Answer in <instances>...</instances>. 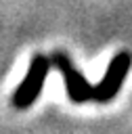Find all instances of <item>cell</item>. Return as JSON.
<instances>
[{
	"label": "cell",
	"mask_w": 132,
	"mask_h": 134,
	"mask_svg": "<svg viewBox=\"0 0 132 134\" xmlns=\"http://www.w3.org/2000/svg\"><path fill=\"white\" fill-rule=\"evenodd\" d=\"M50 65H52V61L48 57H44V54H34L31 57L23 82L13 92V107L15 109H27L29 105L36 103V98L40 96V92L44 88Z\"/></svg>",
	"instance_id": "cell-1"
},
{
	"label": "cell",
	"mask_w": 132,
	"mask_h": 134,
	"mask_svg": "<svg viewBox=\"0 0 132 134\" xmlns=\"http://www.w3.org/2000/svg\"><path fill=\"white\" fill-rule=\"evenodd\" d=\"M50 61H52L54 67H59V71L63 75V82H65L67 96H69L71 103L82 105V103H88V100H96V86L86 82V77L73 67L71 59L65 52H61V50L52 52Z\"/></svg>",
	"instance_id": "cell-2"
},
{
	"label": "cell",
	"mask_w": 132,
	"mask_h": 134,
	"mask_svg": "<svg viewBox=\"0 0 132 134\" xmlns=\"http://www.w3.org/2000/svg\"><path fill=\"white\" fill-rule=\"evenodd\" d=\"M130 63H132V59H130L128 52H119L111 59V63L107 67V73L96 84V103H109V100L115 98V94L119 92V88L126 82Z\"/></svg>",
	"instance_id": "cell-3"
}]
</instances>
